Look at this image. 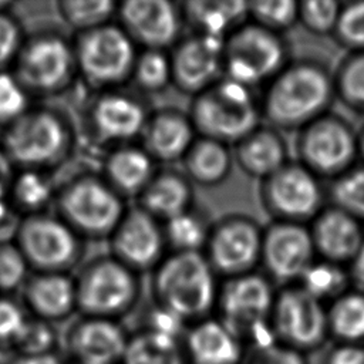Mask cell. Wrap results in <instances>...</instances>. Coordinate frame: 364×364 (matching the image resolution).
I'll return each instance as SVG.
<instances>
[{
  "label": "cell",
  "instance_id": "36",
  "mask_svg": "<svg viewBox=\"0 0 364 364\" xmlns=\"http://www.w3.org/2000/svg\"><path fill=\"white\" fill-rule=\"evenodd\" d=\"M300 286L320 301L337 299L346 293L347 274L341 267L331 262H314L300 279Z\"/></svg>",
  "mask_w": 364,
  "mask_h": 364
},
{
  "label": "cell",
  "instance_id": "37",
  "mask_svg": "<svg viewBox=\"0 0 364 364\" xmlns=\"http://www.w3.org/2000/svg\"><path fill=\"white\" fill-rule=\"evenodd\" d=\"M10 193L14 208L26 210L28 215H36L50 200L51 186L40 172L26 171L14 178Z\"/></svg>",
  "mask_w": 364,
  "mask_h": 364
},
{
  "label": "cell",
  "instance_id": "25",
  "mask_svg": "<svg viewBox=\"0 0 364 364\" xmlns=\"http://www.w3.org/2000/svg\"><path fill=\"white\" fill-rule=\"evenodd\" d=\"M26 301L37 318L58 320L77 307L75 282L64 273H37L26 283Z\"/></svg>",
  "mask_w": 364,
  "mask_h": 364
},
{
  "label": "cell",
  "instance_id": "34",
  "mask_svg": "<svg viewBox=\"0 0 364 364\" xmlns=\"http://www.w3.org/2000/svg\"><path fill=\"white\" fill-rule=\"evenodd\" d=\"M118 4L111 0H65L58 3L60 14L81 33L108 24Z\"/></svg>",
  "mask_w": 364,
  "mask_h": 364
},
{
  "label": "cell",
  "instance_id": "49",
  "mask_svg": "<svg viewBox=\"0 0 364 364\" xmlns=\"http://www.w3.org/2000/svg\"><path fill=\"white\" fill-rule=\"evenodd\" d=\"M321 364H364V344L337 343L326 353Z\"/></svg>",
  "mask_w": 364,
  "mask_h": 364
},
{
  "label": "cell",
  "instance_id": "17",
  "mask_svg": "<svg viewBox=\"0 0 364 364\" xmlns=\"http://www.w3.org/2000/svg\"><path fill=\"white\" fill-rule=\"evenodd\" d=\"M223 41L195 33L176 43L169 58L172 81L181 91L198 95L220 80Z\"/></svg>",
  "mask_w": 364,
  "mask_h": 364
},
{
  "label": "cell",
  "instance_id": "52",
  "mask_svg": "<svg viewBox=\"0 0 364 364\" xmlns=\"http://www.w3.org/2000/svg\"><path fill=\"white\" fill-rule=\"evenodd\" d=\"M11 364H63V361L54 353L36 354V355L20 354Z\"/></svg>",
  "mask_w": 364,
  "mask_h": 364
},
{
  "label": "cell",
  "instance_id": "51",
  "mask_svg": "<svg viewBox=\"0 0 364 364\" xmlns=\"http://www.w3.org/2000/svg\"><path fill=\"white\" fill-rule=\"evenodd\" d=\"M11 165V161L0 148V200H6V196L7 193H10L14 181Z\"/></svg>",
  "mask_w": 364,
  "mask_h": 364
},
{
  "label": "cell",
  "instance_id": "2",
  "mask_svg": "<svg viewBox=\"0 0 364 364\" xmlns=\"http://www.w3.org/2000/svg\"><path fill=\"white\" fill-rule=\"evenodd\" d=\"M158 307L185 323L208 318L218 303L215 270L200 253L173 252L161 260L154 273Z\"/></svg>",
  "mask_w": 364,
  "mask_h": 364
},
{
  "label": "cell",
  "instance_id": "38",
  "mask_svg": "<svg viewBox=\"0 0 364 364\" xmlns=\"http://www.w3.org/2000/svg\"><path fill=\"white\" fill-rule=\"evenodd\" d=\"M330 193L336 208L358 220L364 219V166L350 168L337 176Z\"/></svg>",
  "mask_w": 364,
  "mask_h": 364
},
{
  "label": "cell",
  "instance_id": "54",
  "mask_svg": "<svg viewBox=\"0 0 364 364\" xmlns=\"http://www.w3.org/2000/svg\"><path fill=\"white\" fill-rule=\"evenodd\" d=\"M357 145H358V154L364 158V128L361 129L360 135L357 136Z\"/></svg>",
  "mask_w": 364,
  "mask_h": 364
},
{
  "label": "cell",
  "instance_id": "13",
  "mask_svg": "<svg viewBox=\"0 0 364 364\" xmlns=\"http://www.w3.org/2000/svg\"><path fill=\"white\" fill-rule=\"evenodd\" d=\"M16 236L28 266L40 273H64L80 255L77 233L63 219L48 215H28Z\"/></svg>",
  "mask_w": 364,
  "mask_h": 364
},
{
  "label": "cell",
  "instance_id": "53",
  "mask_svg": "<svg viewBox=\"0 0 364 364\" xmlns=\"http://www.w3.org/2000/svg\"><path fill=\"white\" fill-rule=\"evenodd\" d=\"M351 276L354 282L364 290V240L351 260Z\"/></svg>",
  "mask_w": 364,
  "mask_h": 364
},
{
  "label": "cell",
  "instance_id": "1",
  "mask_svg": "<svg viewBox=\"0 0 364 364\" xmlns=\"http://www.w3.org/2000/svg\"><path fill=\"white\" fill-rule=\"evenodd\" d=\"M334 94V81L314 63L284 67L264 92L262 114L276 128H304L324 115Z\"/></svg>",
  "mask_w": 364,
  "mask_h": 364
},
{
  "label": "cell",
  "instance_id": "31",
  "mask_svg": "<svg viewBox=\"0 0 364 364\" xmlns=\"http://www.w3.org/2000/svg\"><path fill=\"white\" fill-rule=\"evenodd\" d=\"M121 364H191L178 337L155 331L141 330L129 336Z\"/></svg>",
  "mask_w": 364,
  "mask_h": 364
},
{
  "label": "cell",
  "instance_id": "12",
  "mask_svg": "<svg viewBox=\"0 0 364 364\" xmlns=\"http://www.w3.org/2000/svg\"><path fill=\"white\" fill-rule=\"evenodd\" d=\"M297 154L301 165L316 176H340L358 154L357 136L340 118L321 115L300 129Z\"/></svg>",
  "mask_w": 364,
  "mask_h": 364
},
{
  "label": "cell",
  "instance_id": "45",
  "mask_svg": "<svg viewBox=\"0 0 364 364\" xmlns=\"http://www.w3.org/2000/svg\"><path fill=\"white\" fill-rule=\"evenodd\" d=\"M54 341V330L46 320L28 318L14 346L23 355H36L53 353Z\"/></svg>",
  "mask_w": 364,
  "mask_h": 364
},
{
  "label": "cell",
  "instance_id": "9",
  "mask_svg": "<svg viewBox=\"0 0 364 364\" xmlns=\"http://www.w3.org/2000/svg\"><path fill=\"white\" fill-rule=\"evenodd\" d=\"M77 68L97 87H114L132 75L136 51L128 34L114 24L81 33L74 46Z\"/></svg>",
  "mask_w": 364,
  "mask_h": 364
},
{
  "label": "cell",
  "instance_id": "48",
  "mask_svg": "<svg viewBox=\"0 0 364 364\" xmlns=\"http://www.w3.org/2000/svg\"><path fill=\"white\" fill-rule=\"evenodd\" d=\"M27 317L10 299H0V344H13L21 334Z\"/></svg>",
  "mask_w": 364,
  "mask_h": 364
},
{
  "label": "cell",
  "instance_id": "41",
  "mask_svg": "<svg viewBox=\"0 0 364 364\" xmlns=\"http://www.w3.org/2000/svg\"><path fill=\"white\" fill-rule=\"evenodd\" d=\"M340 4L333 0H307L299 3V20L314 34L334 33L340 16Z\"/></svg>",
  "mask_w": 364,
  "mask_h": 364
},
{
  "label": "cell",
  "instance_id": "3",
  "mask_svg": "<svg viewBox=\"0 0 364 364\" xmlns=\"http://www.w3.org/2000/svg\"><path fill=\"white\" fill-rule=\"evenodd\" d=\"M260 114L250 88L225 77L195 97L189 118L200 136L228 145L253 132Z\"/></svg>",
  "mask_w": 364,
  "mask_h": 364
},
{
  "label": "cell",
  "instance_id": "24",
  "mask_svg": "<svg viewBox=\"0 0 364 364\" xmlns=\"http://www.w3.org/2000/svg\"><path fill=\"white\" fill-rule=\"evenodd\" d=\"M91 117L95 132L107 141H128L142 134L148 121L136 100L115 92L98 98Z\"/></svg>",
  "mask_w": 364,
  "mask_h": 364
},
{
  "label": "cell",
  "instance_id": "22",
  "mask_svg": "<svg viewBox=\"0 0 364 364\" xmlns=\"http://www.w3.org/2000/svg\"><path fill=\"white\" fill-rule=\"evenodd\" d=\"M183 348L191 364H242L243 341L220 320L203 318L186 330Z\"/></svg>",
  "mask_w": 364,
  "mask_h": 364
},
{
  "label": "cell",
  "instance_id": "16",
  "mask_svg": "<svg viewBox=\"0 0 364 364\" xmlns=\"http://www.w3.org/2000/svg\"><path fill=\"white\" fill-rule=\"evenodd\" d=\"M310 230L301 223L276 222L263 232L260 262L279 282L300 280L314 263Z\"/></svg>",
  "mask_w": 364,
  "mask_h": 364
},
{
  "label": "cell",
  "instance_id": "7",
  "mask_svg": "<svg viewBox=\"0 0 364 364\" xmlns=\"http://www.w3.org/2000/svg\"><path fill=\"white\" fill-rule=\"evenodd\" d=\"M58 209L77 235L94 237L111 235L125 213L121 195L107 181L94 176H81L64 186Z\"/></svg>",
  "mask_w": 364,
  "mask_h": 364
},
{
  "label": "cell",
  "instance_id": "39",
  "mask_svg": "<svg viewBox=\"0 0 364 364\" xmlns=\"http://www.w3.org/2000/svg\"><path fill=\"white\" fill-rule=\"evenodd\" d=\"M247 14L255 24L279 34L299 20V3L293 0L252 1L247 3Z\"/></svg>",
  "mask_w": 364,
  "mask_h": 364
},
{
  "label": "cell",
  "instance_id": "46",
  "mask_svg": "<svg viewBox=\"0 0 364 364\" xmlns=\"http://www.w3.org/2000/svg\"><path fill=\"white\" fill-rule=\"evenodd\" d=\"M28 263L17 245L0 243V290L18 287L27 274Z\"/></svg>",
  "mask_w": 364,
  "mask_h": 364
},
{
  "label": "cell",
  "instance_id": "32",
  "mask_svg": "<svg viewBox=\"0 0 364 364\" xmlns=\"http://www.w3.org/2000/svg\"><path fill=\"white\" fill-rule=\"evenodd\" d=\"M328 334L337 343L364 344V291H346L327 309Z\"/></svg>",
  "mask_w": 364,
  "mask_h": 364
},
{
  "label": "cell",
  "instance_id": "21",
  "mask_svg": "<svg viewBox=\"0 0 364 364\" xmlns=\"http://www.w3.org/2000/svg\"><path fill=\"white\" fill-rule=\"evenodd\" d=\"M310 235L316 253L336 264L351 262L364 240L360 220L336 206L314 218Z\"/></svg>",
  "mask_w": 364,
  "mask_h": 364
},
{
  "label": "cell",
  "instance_id": "18",
  "mask_svg": "<svg viewBox=\"0 0 364 364\" xmlns=\"http://www.w3.org/2000/svg\"><path fill=\"white\" fill-rule=\"evenodd\" d=\"M111 239L115 259L132 270H144L161 263L166 242L158 220L142 208L125 212Z\"/></svg>",
  "mask_w": 364,
  "mask_h": 364
},
{
  "label": "cell",
  "instance_id": "40",
  "mask_svg": "<svg viewBox=\"0 0 364 364\" xmlns=\"http://www.w3.org/2000/svg\"><path fill=\"white\" fill-rule=\"evenodd\" d=\"M334 91L347 105L364 111V51L353 53L343 61L334 80Z\"/></svg>",
  "mask_w": 364,
  "mask_h": 364
},
{
  "label": "cell",
  "instance_id": "5",
  "mask_svg": "<svg viewBox=\"0 0 364 364\" xmlns=\"http://www.w3.org/2000/svg\"><path fill=\"white\" fill-rule=\"evenodd\" d=\"M286 46L277 33L255 23L240 24L223 41L226 78L252 88L273 80L286 65Z\"/></svg>",
  "mask_w": 364,
  "mask_h": 364
},
{
  "label": "cell",
  "instance_id": "15",
  "mask_svg": "<svg viewBox=\"0 0 364 364\" xmlns=\"http://www.w3.org/2000/svg\"><path fill=\"white\" fill-rule=\"evenodd\" d=\"M263 232L246 216H230L210 228L206 259L215 272L236 277L252 273L260 262Z\"/></svg>",
  "mask_w": 364,
  "mask_h": 364
},
{
  "label": "cell",
  "instance_id": "43",
  "mask_svg": "<svg viewBox=\"0 0 364 364\" xmlns=\"http://www.w3.org/2000/svg\"><path fill=\"white\" fill-rule=\"evenodd\" d=\"M28 111V92L13 73H0V124L10 125Z\"/></svg>",
  "mask_w": 364,
  "mask_h": 364
},
{
  "label": "cell",
  "instance_id": "28",
  "mask_svg": "<svg viewBox=\"0 0 364 364\" xmlns=\"http://www.w3.org/2000/svg\"><path fill=\"white\" fill-rule=\"evenodd\" d=\"M154 176V159L136 146L118 148L105 161V181L119 195H141Z\"/></svg>",
  "mask_w": 364,
  "mask_h": 364
},
{
  "label": "cell",
  "instance_id": "42",
  "mask_svg": "<svg viewBox=\"0 0 364 364\" xmlns=\"http://www.w3.org/2000/svg\"><path fill=\"white\" fill-rule=\"evenodd\" d=\"M333 34L354 53L364 51V1H354L341 7Z\"/></svg>",
  "mask_w": 364,
  "mask_h": 364
},
{
  "label": "cell",
  "instance_id": "23",
  "mask_svg": "<svg viewBox=\"0 0 364 364\" xmlns=\"http://www.w3.org/2000/svg\"><path fill=\"white\" fill-rule=\"evenodd\" d=\"M193 134L191 118L173 109L154 114L142 131L145 151L159 161L182 159L195 141Z\"/></svg>",
  "mask_w": 364,
  "mask_h": 364
},
{
  "label": "cell",
  "instance_id": "50",
  "mask_svg": "<svg viewBox=\"0 0 364 364\" xmlns=\"http://www.w3.org/2000/svg\"><path fill=\"white\" fill-rule=\"evenodd\" d=\"M20 223H14V213L6 200H0V243H7L11 235L17 233Z\"/></svg>",
  "mask_w": 364,
  "mask_h": 364
},
{
  "label": "cell",
  "instance_id": "4",
  "mask_svg": "<svg viewBox=\"0 0 364 364\" xmlns=\"http://www.w3.org/2000/svg\"><path fill=\"white\" fill-rule=\"evenodd\" d=\"M70 139L68 127L60 115L48 109H28L6 127L1 149L11 164L37 171L60 162Z\"/></svg>",
  "mask_w": 364,
  "mask_h": 364
},
{
  "label": "cell",
  "instance_id": "14",
  "mask_svg": "<svg viewBox=\"0 0 364 364\" xmlns=\"http://www.w3.org/2000/svg\"><path fill=\"white\" fill-rule=\"evenodd\" d=\"M262 199L277 222L301 223L321 212L323 192L311 171L286 164L262 181Z\"/></svg>",
  "mask_w": 364,
  "mask_h": 364
},
{
  "label": "cell",
  "instance_id": "19",
  "mask_svg": "<svg viewBox=\"0 0 364 364\" xmlns=\"http://www.w3.org/2000/svg\"><path fill=\"white\" fill-rule=\"evenodd\" d=\"M121 28L145 50L172 46L179 33V13L166 0H128L117 6Z\"/></svg>",
  "mask_w": 364,
  "mask_h": 364
},
{
  "label": "cell",
  "instance_id": "35",
  "mask_svg": "<svg viewBox=\"0 0 364 364\" xmlns=\"http://www.w3.org/2000/svg\"><path fill=\"white\" fill-rule=\"evenodd\" d=\"M131 77L144 91H162L172 81L169 55L164 50H144L136 54Z\"/></svg>",
  "mask_w": 364,
  "mask_h": 364
},
{
  "label": "cell",
  "instance_id": "10",
  "mask_svg": "<svg viewBox=\"0 0 364 364\" xmlns=\"http://www.w3.org/2000/svg\"><path fill=\"white\" fill-rule=\"evenodd\" d=\"M13 65V75L28 94H53L71 81L75 51L60 36L40 34L23 43Z\"/></svg>",
  "mask_w": 364,
  "mask_h": 364
},
{
  "label": "cell",
  "instance_id": "29",
  "mask_svg": "<svg viewBox=\"0 0 364 364\" xmlns=\"http://www.w3.org/2000/svg\"><path fill=\"white\" fill-rule=\"evenodd\" d=\"M183 14L198 34L225 40L247 14V1L193 0L183 4Z\"/></svg>",
  "mask_w": 364,
  "mask_h": 364
},
{
  "label": "cell",
  "instance_id": "27",
  "mask_svg": "<svg viewBox=\"0 0 364 364\" xmlns=\"http://www.w3.org/2000/svg\"><path fill=\"white\" fill-rule=\"evenodd\" d=\"M192 189L189 181L175 172L155 173L141 193V208L156 220L169 219L191 209Z\"/></svg>",
  "mask_w": 364,
  "mask_h": 364
},
{
  "label": "cell",
  "instance_id": "20",
  "mask_svg": "<svg viewBox=\"0 0 364 364\" xmlns=\"http://www.w3.org/2000/svg\"><path fill=\"white\" fill-rule=\"evenodd\" d=\"M128 340L117 320L85 317L71 328L68 348L75 364H121Z\"/></svg>",
  "mask_w": 364,
  "mask_h": 364
},
{
  "label": "cell",
  "instance_id": "30",
  "mask_svg": "<svg viewBox=\"0 0 364 364\" xmlns=\"http://www.w3.org/2000/svg\"><path fill=\"white\" fill-rule=\"evenodd\" d=\"M182 161L189 179L203 186L222 183L232 169L228 145L203 136L193 141Z\"/></svg>",
  "mask_w": 364,
  "mask_h": 364
},
{
  "label": "cell",
  "instance_id": "8",
  "mask_svg": "<svg viewBox=\"0 0 364 364\" xmlns=\"http://www.w3.org/2000/svg\"><path fill=\"white\" fill-rule=\"evenodd\" d=\"M75 293L85 317L115 320L135 304L138 282L134 270L118 259H100L75 282Z\"/></svg>",
  "mask_w": 364,
  "mask_h": 364
},
{
  "label": "cell",
  "instance_id": "44",
  "mask_svg": "<svg viewBox=\"0 0 364 364\" xmlns=\"http://www.w3.org/2000/svg\"><path fill=\"white\" fill-rule=\"evenodd\" d=\"M242 364H307L304 353L279 343L276 338L250 344Z\"/></svg>",
  "mask_w": 364,
  "mask_h": 364
},
{
  "label": "cell",
  "instance_id": "6",
  "mask_svg": "<svg viewBox=\"0 0 364 364\" xmlns=\"http://www.w3.org/2000/svg\"><path fill=\"white\" fill-rule=\"evenodd\" d=\"M276 294L270 283L259 274L247 273L230 280L219 289L218 303L220 321L242 341L255 344L274 338L270 314Z\"/></svg>",
  "mask_w": 364,
  "mask_h": 364
},
{
  "label": "cell",
  "instance_id": "26",
  "mask_svg": "<svg viewBox=\"0 0 364 364\" xmlns=\"http://www.w3.org/2000/svg\"><path fill=\"white\" fill-rule=\"evenodd\" d=\"M235 158L247 175L263 181L287 164V149L274 129L257 127L236 144Z\"/></svg>",
  "mask_w": 364,
  "mask_h": 364
},
{
  "label": "cell",
  "instance_id": "11",
  "mask_svg": "<svg viewBox=\"0 0 364 364\" xmlns=\"http://www.w3.org/2000/svg\"><path fill=\"white\" fill-rule=\"evenodd\" d=\"M270 327L279 343L301 353L318 348L330 336L327 309L301 286L276 294Z\"/></svg>",
  "mask_w": 364,
  "mask_h": 364
},
{
  "label": "cell",
  "instance_id": "47",
  "mask_svg": "<svg viewBox=\"0 0 364 364\" xmlns=\"http://www.w3.org/2000/svg\"><path fill=\"white\" fill-rule=\"evenodd\" d=\"M21 46V33L17 21L7 13L0 11V73L14 64Z\"/></svg>",
  "mask_w": 364,
  "mask_h": 364
},
{
  "label": "cell",
  "instance_id": "33",
  "mask_svg": "<svg viewBox=\"0 0 364 364\" xmlns=\"http://www.w3.org/2000/svg\"><path fill=\"white\" fill-rule=\"evenodd\" d=\"M209 232V225L192 209L169 219L164 229L165 240L182 253H199L206 246Z\"/></svg>",
  "mask_w": 364,
  "mask_h": 364
}]
</instances>
